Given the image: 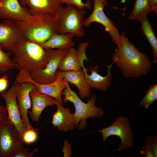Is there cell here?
Segmentation results:
<instances>
[{"instance_id":"6da1fadb","label":"cell","mask_w":157,"mask_h":157,"mask_svg":"<svg viewBox=\"0 0 157 157\" xmlns=\"http://www.w3.org/2000/svg\"><path fill=\"white\" fill-rule=\"evenodd\" d=\"M122 46L117 47L111 59L126 78H138L146 75L152 67L149 56L140 52L126 37L124 31L121 35Z\"/></svg>"},{"instance_id":"7a4b0ae2","label":"cell","mask_w":157,"mask_h":157,"mask_svg":"<svg viewBox=\"0 0 157 157\" xmlns=\"http://www.w3.org/2000/svg\"><path fill=\"white\" fill-rule=\"evenodd\" d=\"M13 55L15 68L30 74L45 68L49 60L46 49L38 43L29 41L23 43Z\"/></svg>"},{"instance_id":"3957f363","label":"cell","mask_w":157,"mask_h":157,"mask_svg":"<svg viewBox=\"0 0 157 157\" xmlns=\"http://www.w3.org/2000/svg\"><path fill=\"white\" fill-rule=\"evenodd\" d=\"M17 22L28 41L41 43L54 33H58L54 14L37 13L31 15L25 21Z\"/></svg>"},{"instance_id":"277c9868","label":"cell","mask_w":157,"mask_h":157,"mask_svg":"<svg viewBox=\"0 0 157 157\" xmlns=\"http://www.w3.org/2000/svg\"><path fill=\"white\" fill-rule=\"evenodd\" d=\"M62 95L64 96L63 103L68 101L72 102L75 107V112L73 114L75 121V127L80 130H84L86 124L87 119L90 117L94 119L103 117L104 111L101 107L95 105L97 101L95 95L92 94L87 103L83 102L69 85L63 90Z\"/></svg>"},{"instance_id":"5b68a950","label":"cell","mask_w":157,"mask_h":157,"mask_svg":"<svg viewBox=\"0 0 157 157\" xmlns=\"http://www.w3.org/2000/svg\"><path fill=\"white\" fill-rule=\"evenodd\" d=\"M86 12L73 5L60 8L54 14L55 21L59 34L71 33L80 38L85 35L84 17Z\"/></svg>"},{"instance_id":"8992f818","label":"cell","mask_w":157,"mask_h":157,"mask_svg":"<svg viewBox=\"0 0 157 157\" xmlns=\"http://www.w3.org/2000/svg\"><path fill=\"white\" fill-rule=\"evenodd\" d=\"M103 136V141L111 136H117L121 140L119 147L114 151H122L133 145V137L130 121L128 118L122 115L117 117L110 126L98 131Z\"/></svg>"},{"instance_id":"52a82bcc","label":"cell","mask_w":157,"mask_h":157,"mask_svg":"<svg viewBox=\"0 0 157 157\" xmlns=\"http://www.w3.org/2000/svg\"><path fill=\"white\" fill-rule=\"evenodd\" d=\"M27 41L17 21L7 19L0 23V44L4 50L13 55L20 46Z\"/></svg>"},{"instance_id":"ba28073f","label":"cell","mask_w":157,"mask_h":157,"mask_svg":"<svg viewBox=\"0 0 157 157\" xmlns=\"http://www.w3.org/2000/svg\"><path fill=\"white\" fill-rule=\"evenodd\" d=\"M93 10L90 15L84 20V26L88 27L92 23L97 22L102 25L106 32L110 34L112 40L118 47L122 46L121 35L118 28L113 22L105 15L104 9L107 4V0H94Z\"/></svg>"},{"instance_id":"9c48e42d","label":"cell","mask_w":157,"mask_h":157,"mask_svg":"<svg viewBox=\"0 0 157 157\" xmlns=\"http://www.w3.org/2000/svg\"><path fill=\"white\" fill-rule=\"evenodd\" d=\"M24 143L17 129L8 119L0 122V157H12Z\"/></svg>"},{"instance_id":"30bf717a","label":"cell","mask_w":157,"mask_h":157,"mask_svg":"<svg viewBox=\"0 0 157 157\" xmlns=\"http://www.w3.org/2000/svg\"><path fill=\"white\" fill-rule=\"evenodd\" d=\"M56 78L53 82L47 84H41L34 82L31 78L30 73L24 70L20 71L17 74L16 81L19 83L30 82L35 85V89L38 92L44 94L60 101L63 104L61 98L64 90L69 85V83L58 72H56Z\"/></svg>"},{"instance_id":"8fae6325","label":"cell","mask_w":157,"mask_h":157,"mask_svg":"<svg viewBox=\"0 0 157 157\" xmlns=\"http://www.w3.org/2000/svg\"><path fill=\"white\" fill-rule=\"evenodd\" d=\"M45 49L49 58L46 67L43 69L30 74L32 80L34 82L39 84L49 83L56 80V72L59 63L69 49L63 50Z\"/></svg>"},{"instance_id":"7c38bea8","label":"cell","mask_w":157,"mask_h":157,"mask_svg":"<svg viewBox=\"0 0 157 157\" xmlns=\"http://www.w3.org/2000/svg\"><path fill=\"white\" fill-rule=\"evenodd\" d=\"M13 85L23 124L27 130H33L37 131L39 129L32 126L29 122L27 115L28 110L31 108L32 106L30 92L34 88V84L29 81L19 83L14 81Z\"/></svg>"},{"instance_id":"4fadbf2b","label":"cell","mask_w":157,"mask_h":157,"mask_svg":"<svg viewBox=\"0 0 157 157\" xmlns=\"http://www.w3.org/2000/svg\"><path fill=\"white\" fill-rule=\"evenodd\" d=\"M1 95L5 102L7 119L17 129L22 140L24 134L27 130L21 119L14 85L7 91L3 92Z\"/></svg>"},{"instance_id":"5bb4252c","label":"cell","mask_w":157,"mask_h":157,"mask_svg":"<svg viewBox=\"0 0 157 157\" xmlns=\"http://www.w3.org/2000/svg\"><path fill=\"white\" fill-rule=\"evenodd\" d=\"M88 45V42H83L80 44L77 50L71 48L61 60L58 69L66 71H77L82 69L84 61L88 60L86 54Z\"/></svg>"},{"instance_id":"9a60e30c","label":"cell","mask_w":157,"mask_h":157,"mask_svg":"<svg viewBox=\"0 0 157 157\" xmlns=\"http://www.w3.org/2000/svg\"><path fill=\"white\" fill-rule=\"evenodd\" d=\"M31 15L29 9L22 6L19 0H0V18L21 22Z\"/></svg>"},{"instance_id":"2e32d148","label":"cell","mask_w":157,"mask_h":157,"mask_svg":"<svg viewBox=\"0 0 157 157\" xmlns=\"http://www.w3.org/2000/svg\"><path fill=\"white\" fill-rule=\"evenodd\" d=\"M30 95L32 108L28 113L33 121L39 123V118L42 111L48 106L51 107L56 105L55 99L51 97L38 92L35 86L30 92Z\"/></svg>"},{"instance_id":"e0dca14e","label":"cell","mask_w":157,"mask_h":157,"mask_svg":"<svg viewBox=\"0 0 157 157\" xmlns=\"http://www.w3.org/2000/svg\"><path fill=\"white\" fill-rule=\"evenodd\" d=\"M55 99L57 110L53 115L52 124L60 131L67 132L75 127V121L73 114L68 108H64L59 101Z\"/></svg>"},{"instance_id":"ac0fdd59","label":"cell","mask_w":157,"mask_h":157,"mask_svg":"<svg viewBox=\"0 0 157 157\" xmlns=\"http://www.w3.org/2000/svg\"><path fill=\"white\" fill-rule=\"evenodd\" d=\"M113 64L112 63L107 66L108 68V72L105 76H102L98 73V67L97 66L91 67L90 69L91 74H88L87 69L85 67L84 64L82 65L85 78L90 88L102 91H106L108 89L112 80V77L110 70Z\"/></svg>"},{"instance_id":"d6986e66","label":"cell","mask_w":157,"mask_h":157,"mask_svg":"<svg viewBox=\"0 0 157 157\" xmlns=\"http://www.w3.org/2000/svg\"><path fill=\"white\" fill-rule=\"evenodd\" d=\"M21 5L28 6L31 15L37 13L54 14L63 6L61 0H19Z\"/></svg>"},{"instance_id":"ffe728a7","label":"cell","mask_w":157,"mask_h":157,"mask_svg":"<svg viewBox=\"0 0 157 157\" xmlns=\"http://www.w3.org/2000/svg\"><path fill=\"white\" fill-rule=\"evenodd\" d=\"M62 76L69 83L74 85L78 90L81 98H89L91 92L90 88L85 77L84 72L82 68L78 71H63L58 69Z\"/></svg>"},{"instance_id":"44dd1931","label":"cell","mask_w":157,"mask_h":157,"mask_svg":"<svg viewBox=\"0 0 157 157\" xmlns=\"http://www.w3.org/2000/svg\"><path fill=\"white\" fill-rule=\"evenodd\" d=\"M75 34L71 33H55L46 41L38 43L44 49L67 50L74 45L73 38Z\"/></svg>"},{"instance_id":"7402d4cb","label":"cell","mask_w":157,"mask_h":157,"mask_svg":"<svg viewBox=\"0 0 157 157\" xmlns=\"http://www.w3.org/2000/svg\"><path fill=\"white\" fill-rule=\"evenodd\" d=\"M151 11L157 14V8L153 6L148 0H136L128 19L135 20L141 22L147 17L148 14Z\"/></svg>"},{"instance_id":"603a6c76","label":"cell","mask_w":157,"mask_h":157,"mask_svg":"<svg viewBox=\"0 0 157 157\" xmlns=\"http://www.w3.org/2000/svg\"><path fill=\"white\" fill-rule=\"evenodd\" d=\"M141 29L148 40L153 49V61L157 63V40L155 35L151 24L147 18L141 22Z\"/></svg>"},{"instance_id":"cb8c5ba5","label":"cell","mask_w":157,"mask_h":157,"mask_svg":"<svg viewBox=\"0 0 157 157\" xmlns=\"http://www.w3.org/2000/svg\"><path fill=\"white\" fill-rule=\"evenodd\" d=\"M0 44V73L3 74L15 68V64L10 56L12 54L6 53Z\"/></svg>"},{"instance_id":"d4e9b609","label":"cell","mask_w":157,"mask_h":157,"mask_svg":"<svg viewBox=\"0 0 157 157\" xmlns=\"http://www.w3.org/2000/svg\"><path fill=\"white\" fill-rule=\"evenodd\" d=\"M157 100V85H151L147 91L144 97L142 99L140 105L147 109Z\"/></svg>"},{"instance_id":"484cf974","label":"cell","mask_w":157,"mask_h":157,"mask_svg":"<svg viewBox=\"0 0 157 157\" xmlns=\"http://www.w3.org/2000/svg\"><path fill=\"white\" fill-rule=\"evenodd\" d=\"M38 138V134L37 131L27 130L24 134L22 140L24 143L29 144L35 142Z\"/></svg>"},{"instance_id":"4316f807","label":"cell","mask_w":157,"mask_h":157,"mask_svg":"<svg viewBox=\"0 0 157 157\" xmlns=\"http://www.w3.org/2000/svg\"><path fill=\"white\" fill-rule=\"evenodd\" d=\"M62 3L67 5H73L80 9H84L85 8L90 9L91 8L90 0H87L85 3L83 2L82 0H61Z\"/></svg>"},{"instance_id":"83f0119b","label":"cell","mask_w":157,"mask_h":157,"mask_svg":"<svg viewBox=\"0 0 157 157\" xmlns=\"http://www.w3.org/2000/svg\"><path fill=\"white\" fill-rule=\"evenodd\" d=\"M38 150L35 149L32 152H30L28 148L24 147H20L16 150L13 154L12 157H32Z\"/></svg>"},{"instance_id":"f1b7e54d","label":"cell","mask_w":157,"mask_h":157,"mask_svg":"<svg viewBox=\"0 0 157 157\" xmlns=\"http://www.w3.org/2000/svg\"><path fill=\"white\" fill-rule=\"evenodd\" d=\"M157 137L156 135H149L146 137L144 144L148 145L152 148L155 155H157Z\"/></svg>"},{"instance_id":"f546056e","label":"cell","mask_w":157,"mask_h":157,"mask_svg":"<svg viewBox=\"0 0 157 157\" xmlns=\"http://www.w3.org/2000/svg\"><path fill=\"white\" fill-rule=\"evenodd\" d=\"M144 146L142 149L140 153L142 156L145 157H155V155L152 148L149 146L144 144Z\"/></svg>"},{"instance_id":"4dcf8cb0","label":"cell","mask_w":157,"mask_h":157,"mask_svg":"<svg viewBox=\"0 0 157 157\" xmlns=\"http://www.w3.org/2000/svg\"><path fill=\"white\" fill-rule=\"evenodd\" d=\"M63 153L64 157H70L72 153V148L67 140L64 141V145L62 150Z\"/></svg>"},{"instance_id":"1f68e13d","label":"cell","mask_w":157,"mask_h":157,"mask_svg":"<svg viewBox=\"0 0 157 157\" xmlns=\"http://www.w3.org/2000/svg\"><path fill=\"white\" fill-rule=\"evenodd\" d=\"M8 83V76L6 74H5L0 78V93L3 92L6 89Z\"/></svg>"},{"instance_id":"d6a6232c","label":"cell","mask_w":157,"mask_h":157,"mask_svg":"<svg viewBox=\"0 0 157 157\" xmlns=\"http://www.w3.org/2000/svg\"><path fill=\"white\" fill-rule=\"evenodd\" d=\"M8 118L7 111L6 107L0 105V122L6 121Z\"/></svg>"},{"instance_id":"836d02e7","label":"cell","mask_w":157,"mask_h":157,"mask_svg":"<svg viewBox=\"0 0 157 157\" xmlns=\"http://www.w3.org/2000/svg\"><path fill=\"white\" fill-rule=\"evenodd\" d=\"M149 3L154 6L157 8V0H148Z\"/></svg>"}]
</instances>
